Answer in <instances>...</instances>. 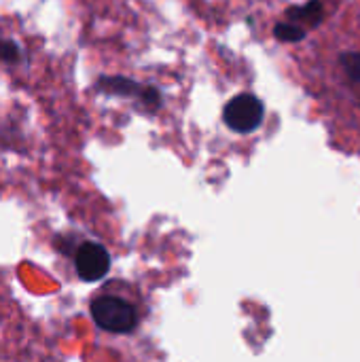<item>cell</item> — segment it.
I'll list each match as a JSON object with an SVG mask.
<instances>
[{"mask_svg": "<svg viewBox=\"0 0 360 362\" xmlns=\"http://www.w3.org/2000/svg\"><path fill=\"white\" fill-rule=\"evenodd\" d=\"M265 117V106L263 102L252 95V93H240L236 98H231L223 110V121L225 125L236 132V134H252Z\"/></svg>", "mask_w": 360, "mask_h": 362, "instance_id": "obj_3", "label": "cell"}, {"mask_svg": "<svg viewBox=\"0 0 360 362\" xmlns=\"http://www.w3.org/2000/svg\"><path fill=\"white\" fill-rule=\"evenodd\" d=\"M89 312H91L93 322L102 331L115 333V335L132 333L140 320L136 301L129 295L121 293L117 286H106L98 291L89 303Z\"/></svg>", "mask_w": 360, "mask_h": 362, "instance_id": "obj_1", "label": "cell"}, {"mask_svg": "<svg viewBox=\"0 0 360 362\" xmlns=\"http://www.w3.org/2000/svg\"><path fill=\"white\" fill-rule=\"evenodd\" d=\"M25 62V51L15 38L0 36V64L4 66H21Z\"/></svg>", "mask_w": 360, "mask_h": 362, "instance_id": "obj_6", "label": "cell"}, {"mask_svg": "<svg viewBox=\"0 0 360 362\" xmlns=\"http://www.w3.org/2000/svg\"><path fill=\"white\" fill-rule=\"evenodd\" d=\"M93 89L98 93L104 95H112V98H127V100H136L138 106L153 115L161 108V91L153 85H142L129 76H121V74H102L95 78Z\"/></svg>", "mask_w": 360, "mask_h": 362, "instance_id": "obj_2", "label": "cell"}, {"mask_svg": "<svg viewBox=\"0 0 360 362\" xmlns=\"http://www.w3.org/2000/svg\"><path fill=\"white\" fill-rule=\"evenodd\" d=\"M72 261H74V272H76V276L83 282L102 280L108 274V269H110V255H108V250L102 244L89 242V240L81 242L74 248Z\"/></svg>", "mask_w": 360, "mask_h": 362, "instance_id": "obj_4", "label": "cell"}, {"mask_svg": "<svg viewBox=\"0 0 360 362\" xmlns=\"http://www.w3.org/2000/svg\"><path fill=\"white\" fill-rule=\"evenodd\" d=\"M284 17H286V21L299 23L306 30H310V28H316V25L323 23V19H325V4H323V0H308L303 4H295V6L286 8Z\"/></svg>", "mask_w": 360, "mask_h": 362, "instance_id": "obj_5", "label": "cell"}, {"mask_svg": "<svg viewBox=\"0 0 360 362\" xmlns=\"http://www.w3.org/2000/svg\"><path fill=\"white\" fill-rule=\"evenodd\" d=\"M274 36L280 42H301L308 36V30L293 21H278L274 25Z\"/></svg>", "mask_w": 360, "mask_h": 362, "instance_id": "obj_7", "label": "cell"}, {"mask_svg": "<svg viewBox=\"0 0 360 362\" xmlns=\"http://www.w3.org/2000/svg\"><path fill=\"white\" fill-rule=\"evenodd\" d=\"M339 66L354 85H360V51H344L339 55Z\"/></svg>", "mask_w": 360, "mask_h": 362, "instance_id": "obj_8", "label": "cell"}]
</instances>
